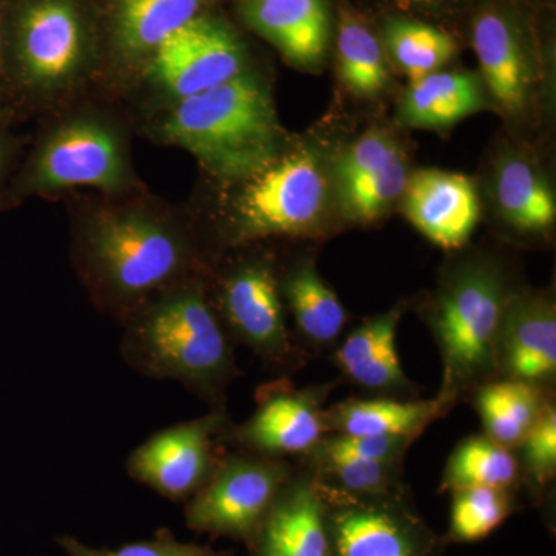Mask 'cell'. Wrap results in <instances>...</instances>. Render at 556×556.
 I'll return each mask as SVG.
<instances>
[{
	"label": "cell",
	"mask_w": 556,
	"mask_h": 556,
	"mask_svg": "<svg viewBox=\"0 0 556 556\" xmlns=\"http://www.w3.org/2000/svg\"><path fill=\"white\" fill-rule=\"evenodd\" d=\"M497 379L548 388L556 379V308L551 295L515 292L497 339Z\"/></svg>",
	"instance_id": "9a60e30c"
},
{
	"label": "cell",
	"mask_w": 556,
	"mask_h": 556,
	"mask_svg": "<svg viewBox=\"0 0 556 556\" xmlns=\"http://www.w3.org/2000/svg\"><path fill=\"white\" fill-rule=\"evenodd\" d=\"M496 201L501 214L521 230H546L555 223L554 193L527 161L508 159L497 167Z\"/></svg>",
	"instance_id": "484cf974"
},
{
	"label": "cell",
	"mask_w": 556,
	"mask_h": 556,
	"mask_svg": "<svg viewBox=\"0 0 556 556\" xmlns=\"http://www.w3.org/2000/svg\"><path fill=\"white\" fill-rule=\"evenodd\" d=\"M402 314L404 306L397 305L368 318L336 348V364L351 382L382 394H407L415 390L397 354L396 334Z\"/></svg>",
	"instance_id": "ffe728a7"
},
{
	"label": "cell",
	"mask_w": 556,
	"mask_h": 556,
	"mask_svg": "<svg viewBox=\"0 0 556 556\" xmlns=\"http://www.w3.org/2000/svg\"><path fill=\"white\" fill-rule=\"evenodd\" d=\"M3 76L11 118L61 104L87 86L101 61L100 21L90 0H0Z\"/></svg>",
	"instance_id": "3957f363"
},
{
	"label": "cell",
	"mask_w": 556,
	"mask_h": 556,
	"mask_svg": "<svg viewBox=\"0 0 556 556\" xmlns=\"http://www.w3.org/2000/svg\"><path fill=\"white\" fill-rule=\"evenodd\" d=\"M11 121L0 118V212L10 179L21 163L25 139L11 130Z\"/></svg>",
	"instance_id": "e575fe53"
},
{
	"label": "cell",
	"mask_w": 556,
	"mask_h": 556,
	"mask_svg": "<svg viewBox=\"0 0 556 556\" xmlns=\"http://www.w3.org/2000/svg\"><path fill=\"white\" fill-rule=\"evenodd\" d=\"M211 0H109L105 40L113 68L139 73L170 35L204 13Z\"/></svg>",
	"instance_id": "2e32d148"
},
{
	"label": "cell",
	"mask_w": 556,
	"mask_h": 556,
	"mask_svg": "<svg viewBox=\"0 0 556 556\" xmlns=\"http://www.w3.org/2000/svg\"><path fill=\"white\" fill-rule=\"evenodd\" d=\"M471 36L493 98L506 112L518 115L525 110L532 87V73L519 33L504 14L485 10L475 21Z\"/></svg>",
	"instance_id": "44dd1931"
},
{
	"label": "cell",
	"mask_w": 556,
	"mask_h": 556,
	"mask_svg": "<svg viewBox=\"0 0 556 556\" xmlns=\"http://www.w3.org/2000/svg\"><path fill=\"white\" fill-rule=\"evenodd\" d=\"M72 262L91 303L119 324L164 289L207 273L188 223L146 192L75 211Z\"/></svg>",
	"instance_id": "6da1fadb"
},
{
	"label": "cell",
	"mask_w": 556,
	"mask_h": 556,
	"mask_svg": "<svg viewBox=\"0 0 556 556\" xmlns=\"http://www.w3.org/2000/svg\"><path fill=\"white\" fill-rule=\"evenodd\" d=\"M230 424L228 408H218L163 428L130 453L127 475L174 503H186L217 470L225 455L219 447L223 433Z\"/></svg>",
	"instance_id": "30bf717a"
},
{
	"label": "cell",
	"mask_w": 556,
	"mask_h": 556,
	"mask_svg": "<svg viewBox=\"0 0 556 556\" xmlns=\"http://www.w3.org/2000/svg\"><path fill=\"white\" fill-rule=\"evenodd\" d=\"M331 387L295 388L287 379L257 390V408L247 422L230 424L223 444L285 459L306 456L328 434L324 401Z\"/></svg>",
	"instance_id": "4fadbf2b"
},
{
	"label": "cell",
	"mask_w": 556,
	"mask_h": 556,
	"mask_svg": "<svg viewBox=\"0 0 556 556\" xmlns=\"http://www.w3.org/2000/svg\"><path fill=\"white\" fill-rule=\"evenodd\" d=\"M511 294L500 269L473 262L453 270L434 295L426 324L442 362L438 399L448 409L497 379V339Z\"/></svg>",
	"instance_id": "8992f818"
},
{
	"label": "cell",
	"mask_w": 556,
	"mask_h": 556,
	"mask_svg": "<svg viewBox=\"0 0 556 556\" xmlns=\"http://www.w3.org/2000/svg\"><path fill=\"white\" fill-rule=\"evenodd\" d=\"M295 468L287 459L240 448L225 453L207 484L186 501V526L248 544Z\"/></svg>",
	"instance_id": "9c48e42d"
},
{
	"label": "cell",
	"mask_w": 556,
	"mask_h": 556,
	"mask_svg": "<svg viewBox=\"0 0 556 556\" xmlns=\"http://www.w3.org/2000/svg\"><path fill=\"white\" fill-rule=\"evenodd\" d=\"M450 527L445 540L473 543L495 532L515 510V492L495 486H460L452 490Z\"/></svg>",
	"instance_id": "f546056e"
},
{
	"label": "cell",
	"mask_w": 556,
	"mask_h": 556,
	"mask_svg": "<svg viewBox=\"0 0 556 556\" xmlns=\"http://www.w3.org/2000/svg\"><path fill=\"white\" fill-rule=\"evenodd\" d=\"M248 70L247 50L225 21L203 13L161 43L142 70L164 108L228 83Z\"/></svg>",
	"instance_id": "8fae6325"
},
{
	"label": "cell",
	"mask_w": 556,
	"mask_h": 556,
	"mask_svg": "<svg viewBox=\"0 0 556 556\" xmlns=\"http://www.w3.org/2000/svg\"><path fill=\"white\" fill-rule=\"evenodd\" d=\"M334 175L343 214L361 223L382 217L408 182L404 153L378 129L367 131L343 150Z\"/></svg>",
	"instance_id": "5bb4252c"
},
{
	"label": "cell",
	"mask_w": 556,
	"mask_h": 556,
	"mask_svg": "<svg viewBox=\"0 0 556 556\" xmlns=\"http://www.w3.org/2000/svg\"><path fill=\"white\" fill-rule=\"evenodd\" d=\"M241 21L300 68L324 60L331 20L327 0H236Z\"/></svg>",
	"instance_id": "d6986e66"
},
{
	"label": "cell",
	"mask_w": 556,
	"mask_h": 556,
	"mask_svg": "<svg viewBox=\"0 0 556 556\" xmlns=\"http://www.w3.org/2000/svg\"><path fill=\"white\" fill-rule=\"evenodd\" d=\"M521 473L514 450L496 444L492 439L471 437L464 439L448 457L442 477V492L460 486H495L515 492Z\"/></svg>",
	"instance_id": "83f0119b"
},
{
	"label": "cell",
	"mask_w": 556,
	"mask_h": 556,
	"mask_svg": "<svg viewBox=\"0 0 556 556\" xmlns=\"http://www.w3.org/2000/svg\"><path fill=\"white\" fill-rule=\"evenodd\" d=\"M0 118L11 121L9 110H7L5 102H3L2 94H0Z\"/></svg>",
	"instance_id": "74e56055"
},
{
	"label": "cell",
	"mask_w": 556,
	"mask_h": 556,
	"mask_svg": "<svg viewBox=\"0 0 556 556\" xmlns=\"http://www.w3.org/2000/svg\"><path fill=\"white\" fill-rule=\"evenodd\" d=\"M450 409L439 401L348 399L325 409L328 434L348 437H420Z\"/></svg>",
	"instance_id": "7402d4cb"
},
{
	"label": "cell",
	"mask_w": 556,
	"mask_h": 556,
	"mask_svg": "<svg viewBox=\"0 0 556 556\" xmlns=\"http://www.w3.org/2000/svg\"><path fill=\"white\" fill-rule=\"evenodd\" d=\"M3 76V30H2V10H0V83ZM2 94V93H0Z\"/></svg>",
	"instance_id": "d590c367"
},
{
	"label": "cell",
	"mask_w": 556,
	"mask_h": 556,
	"mask_svg": "<svg viewBox=\"0 0 556 556\" xmlns=\"http://www.w3.org/2000/svg\"><path fill=\"white\" fill-rule=\"evenodd\" d=\"M226 185H236L222 225L228 247L306 232L327 200L324 167L313 149L283 150L266 169Z\"/></svg>",
	"instance_id": "52a82bcc"
},
{
	"label": "cell",
	"mask_w": 556,
	"mask_h": 556,
	"mask_svg": "<svg viewBox=\"0 0 556 556\" xmlns=\"http://www.w3.org/2000/svg\"><path fill=\"white\" fill-rule=\"evenodd\" d=\"M149 134L160 144L186 150L223 182L258 174L285 150V131L268 84L249 68L161 109Z\"/></svg>",
	"instance_id": "277c9868"
},
{
	"label": "cell",
	"mask_w": 556,
	"mask_h": 556,
	"mask_svg": "<svg viewBox=\"0 0 556 556\" xmlns=\"http://www.w3.org/2000/svg\"><path fill=\"white\" fill-rule=\"evenodd\" d=\"M383 36L391 60L412 80L438 72L456 53L452 36L419 21H388Z\"/></svg>",
	"instance_id": "f1b7e54d"
},
{
	"label": "cell",
	"mask_w": 556,
	"mask_h": 556,
	"mask_svg": "<svg viewBox=\"0 0 556 556\" xmlns=\"http://www.w3.org/2000/svg\"><path fill=\"white\" fill-rule=\"evenodd\" d=\"M471 396L485 437L508 450L525 441L552 405L548 388L511 379L490 380Z\"/></svg>",
	"instance_id": "603a6c76"
},
{
	"label": "cell",
	"mask_w": 556,
	"mask_h": 556,
	"mask_svg": "<svg viewBox=\"0 0 556 556\" xmlns=\"http://www.w3.org/2000/svg\"><path fill=\"white\" fill-rule=\"evenodd\" d=\"M278 287L306 343L316 350L336 346L346 325V311L313 262L289 269Z\"/></svg>",
	"instance_id": "d4e9b609"
},
{
	"label": "cell",
	"mask_w": 556,
	"mask_h": 556,
	"mask_svg": "<svg viewBox=\"0 0 556 556\" xmlns=\"http://www.w3.org/2000/svg\"><path fill=\"white\" fill-rule=\"evenodd\" d=\"M121 325V354L130 368L149 379L181 383L211 409L226 408L239 369L206 276L164 289Z\"/></svg>",
	"instance_id": "7a4b0ae2"
},
{
	"label": "cell",
	"mask_w": 556,
	"mask_h": 556,
	"mask_svg": "<svg viewBox=\"0 0 556 556\" xmlns=\"http://www.w3.org/2000/svg\"><path fill=\"white\" fill-rule=\"evenodd\" d=\"M217 309L230 338L265 364L291 368L299 361L285 318L278 278L266 260L252 258L226 269L217 280Z\"/></svg>",
	"instance_id": "7c38bea8"
},
{
	"label": "cell",
	"mask_w": 556,
	"mask_h": 556,
	"mask_svg": "<svg viewBox=\"0 0 556 556\" xmlns=\"http://www.w3.org/2000/svg\"><path fill=\"white\" fill-rule=\"evenodd\" d=\"M84 188L109 199L146 192L126 123L98 105L68 110L42 127L10 179L2 211Z\"/></svg>",
	"instance_id": "5b68a950"
},
{
	"label": "cell",
	"mask_w": 556,
	"mask_h": 556,
	"mask_svg": "<svg viewBox=\"0 0 556 556\" xmlns=\"http://www.w3.org/2000/svg\"><path fill=\"white\" fill-rule=\"evenodd\" d=\"M399 5H428V3L439 2V0H393Z\"/></svg>",
	"instance_id": "8d00e7d4"
},
{
	"label": "cell",
	"mask_w": 556,
	"mask_h": 556,
	"mask_svg": "<svg viewBox=\"0 0 556 556\" xmlns=\"http://www.w3.org/2000/svg\"><path fill=\"white\" fill-rule=\"evenodd\" d=\"M484 105L481 87L473 75L434 72L413 80L399 115L408 126L441 129L479 112Z\"/></svg>",
	"instance_id": "cb8c5ba5"
},
{
	"label": "cell",
	"mask_w": 556,
	"mask_h": 556,
	"mask_svg": "<svg viewBox=\"0 0 556 556\" xmlns=\"http://www.w3.org/2000/svg\"><path fill=\"white\" fill-rule=\"evenodd\" d=\"M248 556H334L317 479L305 463L247 544Z\"/></svg>",
	"instance_id": "e0dca14e"
},
{
	"label": "cell",
	"mask_w": 556,
	"mask_h": 556,
	"mask_svg": "<svg viewBox=\"0 0 556 556\" xmlns=\"http://www.w3.org/2000/svg\"><path fill=\"white\" fill-rule=\"evenodd\" d=\"M519 473L532 495L538 497L554 481L556 473V409L552 404L525 441L514 450Z\"/></svg>",
	"instance_id": "1f68e13d"
},
{
	"label": "cell",
	"mask_w": 556,
	"mask_h": 556,
	"mask_svg": "<svg viewBox=\"0 0 556 556\" xmlns=\"http://www.w3.org/2000/svg\"><path fill=\"white\" fill-rule=\"evenodd\" d=\"M317 486L332 555L444 556L448 541L420 517L408 486L387 495H350L318 479Z\"/></svg>",
	"instance_id": "ba28073f"
},
{
	"label": "cell",
	"mask_w": 556,
	"mask_h": 556,
	"mask_svg": "<svg viewBox=\"0 0 556 556\" xmlns=\"http://www.w3.org/2000/svg\"><path fill=\"white\" fill-rule=\"evenodd\" d=\"M404 193L409 222L439 247L460 248L477 228L478 193L463 175L420 170L408 178Z\"/></svg>",
	"instance_id": "ac0fdd59"
},
{
	"label": "cell",
	"mask_w": 556,
	"mask_h": 556,
	"mask_svg": "<svg viewBox=\"0 0 556 556\" xmlns=\"http://www.w3.org/2000/svg\"><path fill=\"white\" fill-rule=\"evenodd\" d=\"M415 437H348L327 434L311 450L308 460H404Z\"/></svg>",
	"instance_id": "d6a6232c"
},
{
	"label": "cell",
	"mask_w": 556,
	"mask_h": 556,
	"mask_svg": "<svg viewBox=\"0 0 556 556\" xmlns=\"http://www.w3.org/2000/svg\"><path fill=\"white\" fill-rule=\"evenodd\" d=\"M338 73L348 90L364 98L378 97L390 80L382 43L348 10L340 14Z\"/></svg>",
	"instance_id": "4316f807"
},
{
	"label": "cell",
	"mask_w": 556,
	"mask_h": 556,
	"mask_svg": "<svg viewBox=\"0 0 556 556\" xmlns=\"http://www.w3.org/2000/svg\"><path fill=\"white\" fill-rule=\"evenodd\" d=\"M318 482L350 495H387L407 489L404 460H308Z\"/></svg>",
	"instance_id": "4dcf8cb0"
},
{
	"label": "cell",
	"mask_w": 556,
	"mask_h": 556,
	"mask_svg": "<svg viewBox=\"0 0 556 556\" xmlns=\"http://www.w3.org/2000/svg\"><path fill=\"white\" fill-rule=\"evenodd\" d=\"M58 546L68 556H237L230 551H215L211 546L182 543L169 529H160L152 540L124 544L118 548H94L86 546L70 535L56 538Z\"/></svg>",
	"instance_id": "836d02e7"
}]
</instances>
